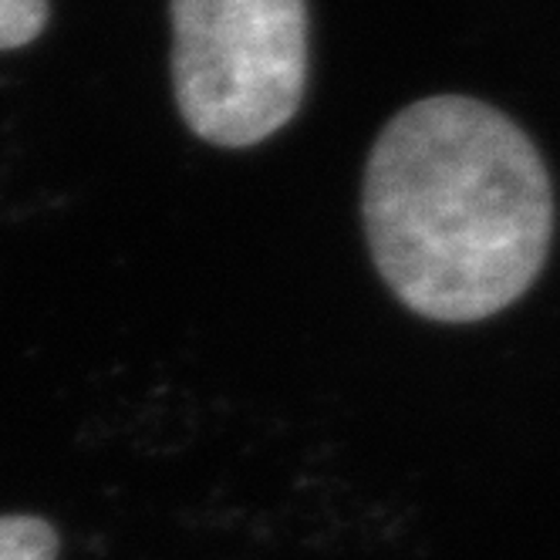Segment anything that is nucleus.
<instances>
[{
	"mask_svg": "<svg viewBox=\"0 0 560 560\" xmlns=\"http://www.w3.org/2000/svg\"><path fill=\"white\" fill-rule=\"evenodd\" d=\"M48 24V0H0V51L24 48Z\"/></svg>",
	"mask_w": 560,
	"mask_h": 560,
	"instance_id": "obj_4",
	"label": "nucleus"
},
{
	"mask_svg": "<svg viewBox=\"0 0 560 560\" xmlns=\"http://www.w3.org/2000/svg\"><path fill=\"white\" fill-rule=\"evenodd\" d=\"M382 280L432 322H483L544 270L550 173L513 118L466 95H432L382 129L362 192Z\"/></svg>",
	"mask_w": 560,
	"mask_h": 560,
	"instance_id": "obj_1",
	"label": "nucleus"
},
{
	"mask_svg": "<svg viewBox=\"0 0 560 560\" xmlns=\"http://www.w3.org/2000/svg\"><path fill=\"white\" fill-rule=\"evenodd\" d=\"M58 537L37 516H0V560H55Z\"/></svg>",
	"mask_w": 560,
	"mask_h": 560,
	"instance_id": "obj_3",
	"label": "nucleus"
},
{
	"mask_svg": "<svg viewBox=\"0 0 560 560\" xmlns=\"http://www.w3.org/2000/svg\"><path fill=\"white\" fill-rule=\"evenodd\" d=\"M173 89L186 126L247 149L284 129L307 89L304 0H173Z\"/></svg>",
	"mask_w": 560,
	"mask_h": 560,
	"instance_id": "obj_2",
	"label": "nucleus"
}]
</instances>
